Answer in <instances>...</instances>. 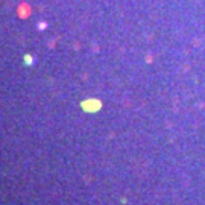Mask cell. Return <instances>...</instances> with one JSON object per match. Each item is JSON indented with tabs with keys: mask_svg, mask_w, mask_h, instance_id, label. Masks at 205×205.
Returning <instances> with one entry per match:
<instances>
[{
	"mask_svg": "<svg viewBox=\"0 0 205 205\" xmlns=\"http://www.w3.org/2000/svg\"><path fill=\"white\" fill-rule=\"evenodd\" d=\"M25 59H26V64H34V58H30V55H26Z\"/></svg>",
	"mask_w": 205,
	"mask_h": 205,
	"instance_id": "obj_1",
	"label": "cell"
}]
</instances>
